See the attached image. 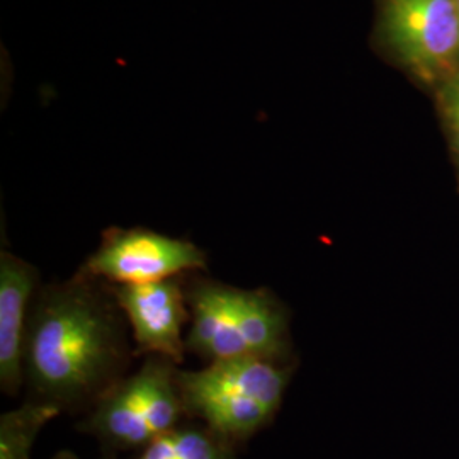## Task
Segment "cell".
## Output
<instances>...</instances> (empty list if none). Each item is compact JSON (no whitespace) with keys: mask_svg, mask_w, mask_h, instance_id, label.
<instances>
[{"mask_svg":"<svg viewBox=\"0 0 459 459\" xmlns=\"http://www.w3.org/2000/svg\"><path fill=\"white\" fill-rule=\"evenodd\" d=\"M186 295L191 310L187 354L206 364L242 358L293 362L290 312L267 286L247 290L191 273Z\"/></svg>","mask_w":459,"mask_h":459,"instance_id":"2","label":"cell"},{"mask_svg":"<svg viewBox=\"0 0 459 459\" xmlns=\"http://www.w3.org/2000/svg\"><path fill=\"white\" fill-rule=\"evenodd\" d=\"M132 332L136 358L162 356L182 366L191 324L186 274L147 284H109Z\"/></svg>","mask_w":459,"mask_h":459,"instance_id":"7","label":"cell"},{"mask_svg":"<svg viewBox=\"0 0 459 459\" xmlns=\"http://www.w3.org/2000/svg\"><path fill=\"white\" fill-rule=\"evenodd\" d=\"M206 252L191 240L147 227H109L98 248L77 269L108 284H147L191 273H206Z\"/></svg>","mask_w":459,"mask_h":459,"instance_id":"6","label":"cell"},{"mask_svg":"<svg viewBox=\"0 0 459 459\" xmlns=\"http://www.w3.org/2000/svg\"><path fill=\"white\" fill-rule=\"evenodd\" d=\"M49 459H79V456L74 455V453L68 451V449H64V451H58L56 455H53Z\"/></svg>","mask_w":459,"mask_h":459,"instance_id":"12","label":"cell"},{"mask_svg":"<svg viewBox=\"0 0 459 459\" xmlns=\"http://www.w3.org/2000/svg\"><path fill=\"white\" fill-rule=\"evenodd\" d=\"M62 415L56 407L26 398L14 411L0 415V459H31L41 429Z\"/></svg>","mask_w":459,"mask_h":459,"instance_id":"10","label":"cell"},{"mask_svg":"<svg viewBox=\"0 0 459 459\" xmlns=\"http://www.w3.org/2000/svg\"><path fill=\"white\" fill-rule=\"evenodd\" d=\"M375 2L371 39L386 62L434 91L458 74V0Z\"/></svg>","mask_w":459,"mask_h":459,"instance_id":"5","label":"cell"},{"mask_svg":"<svg viewBox=\"0 0 459 459\" xmlns=\"http://www.w3.org/2000/svg\"><path fill=\"white\" fill-rule=\"evenodd\" d=\"M39 286L36 265L7 248L0 250V388L9 396H16L24 386V339Z\"/></svg>","mask_w":459,"mask_h":459,"instance_id":"8","label":"cell"},{"mask_svg":"<svg viewBox=\"0 0 459 459\" xmlns=\"http://www.w3.org/2000/svg\"><path fill=\"white\" fill-rule=\"evenodd\" d=\"M293 373V362L255 358L208 362L196 371L181 369L187 417L230 443H246L274 420Z\"/></svg>","mask_w":459,"mask_h":459,"instance_id":"3","label":"cell"},{"mask_svg":"<svg viewBox=\"0 0 459 459\" xmlns=\"http://www.w3.org/2000/svg\"><path fill=\"white\" fill-rule=\"evenodd\" d=\"M434 92L446 130L459 157V72L443 85H439Z\"/></svg>","mask_w":459,"mask_h":459,"instance_id":"11","label":"cell"},{"mask_svg":"<svg viewBox=\"0 0 459 459\" xmlns=\"http://www.w3.org/2000/svg\"><path fill=\"white\" fill-rule=\"evenodd\" d=\"M189 420L181 390V366L147 356L83 415L77 429L92 436L108 456L140 451Z\"/></svg>","mask_w":459,"mask_h":459,"instance_id":"4","label":"cell"},{"mask_svg":"<svg viewBox=\"0 0 459 459\" xmlns=\"http://www.w3.org/2000/svg\"><path fill=\"white\" fill-rule=\"evenodd\" d=\"M128 322L111 286L75 273L34 295L22 354L30 400L85 415L128 373Z\"/></svg>","mask_w":459,"mask_h":459,"instance_id":"1","label":"cell"},{"mask_svg":"<svg viewBox=\"0 0 459 459\" xmlns=\"http://www.w3.org/2000/svg\"><path fill=\"white\" fill-rule=\"evenodd\" d=\"M458 9H459V0H458Z\"/></svg>","mask_w":459,"mask_h":459,"instance_id":"13","label":"cell"},{"mask_svg":"<svg viewBox=\"0 0 459 459\" xmlns=\"http://www.w3.org/2000/svg\"><path fill=\"white\" fill-rule=\"evenodd\" d=\"M237 444L218 436L210 427L186 420L128 459H237Z\"/></svg>","mask_w":459,"mask_h":459,"instance_id":"9","label":"cell"}]
</instances>
